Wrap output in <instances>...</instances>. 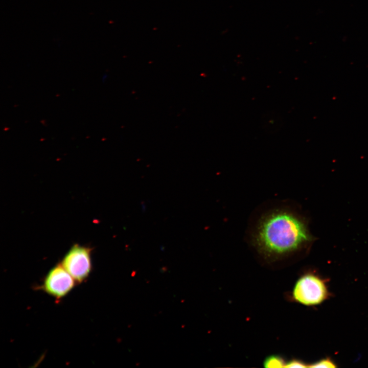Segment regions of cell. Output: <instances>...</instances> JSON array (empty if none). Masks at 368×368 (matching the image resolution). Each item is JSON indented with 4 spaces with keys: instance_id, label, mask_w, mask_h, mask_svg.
<instances>
[{
    "instance_id": "obj_1",
    "label": "cell",
    "mask_w": 368,
    "mask_h": 368,
    "mask_svg": "<svg viewBox=\"0 0 368 368\" xmlns=\"http://www.w3.org/2000/svg\"><path fill=\"white\" fill-rule=\"evenodd\" d=\"M312 240L305 221L286 208H277L264 213L252 236L257 250L271 258L290 255Z\"/></svg>"
},
{
    "instance_id": "obj_4",
    "label": "cell",
    "mask_w": 368,
    "mask_h": 368,
    "mask_svg": "<svg viewBox=\"0 0 368 368\" xmlns=\"http://www.w3.org/2000/svg\"><path fill=\"white\" fill-rule=\"evenodd\" d=\"M76 283L61 264H58L46 275L41 288L47 293L58 300L67 294Z\"/></svg>"
},
{
    "instance_id": "obj_7",
    "label": "cell",
    "mask_w": 368,
    "mask_h": 368,
    "mask_svg": "<svg viewBox=\"0 0 368 368\" xmlns=\"http://www.w3.org/2000/svg\"><path fill=\"white\" fill-rule=\"evenodd\" d=\"M308 365L303 361L298 359H292L287 362L285 367H306Z\"/></svg>"
},
{
    "instance_id": "obj_2",
    "label": "cell",
    "mask_w": 368,
    "mask_h": 368,
    "mask_svg": "<svg viewBox=\"0 0 368 368\" xmlns=\"http://www.w3.org/2000/svg\"><path fill=\"white\" fill-rule=\"evenodd\" d=\"M328 296L324 281L312 273L302 275L295 283L291 293L294 302L308 306L321 303Z\"/></svg>"
},
{
    "instance_id": "obj_6",
    "label": "cell",
    "mask_w": 368,
    "mask_h": 368,
    "mask_svg": "<svg viewBox=\"0 0 368 368\" xmlns=\"http://www.w3.org/2000/svg\"><path fill=\"white\" fill-rule=\"evenodd\" d=\"M308 367L333 368L336 367V365L331 359L327 358L310 364Z\"/></svg>"
},
{
    "instance_id": "obj_3",
    "label": "cell",
    "mask_w": 368,
    "mask_h": 368,
    "mask_svg": "<svg viewBox=\"0 0 368 368\" xmlns=\"http://www.w3.org/2000/svg\"><path fill=\"white\" fill-rule=\"evenodd\" d=\"M91 254L90 248L75 244L62 260L61 265L77 283L85 281L91 271Z\"/></svg>"
},
{
    "instance_id": "obj_5",
    "label": "cell",
    "mask_w": 368,
    "mask_h": 368,
    "mask_svg": "<svg viewBox=\"0 0 368 368\" xmlns=\"http://www.w3.org/2000/svg\"><path fill=\"white\" fill-rule=\"evenodd\" d=\"M286 362L278 355H271L267 357L263 362L265 367H285Z\"/></svg>"
}]
</instances>
